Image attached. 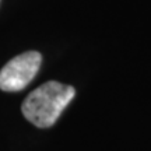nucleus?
<instances>
[{"instance_id":"f257e3e1","label":"nucleus","mask_w":151,"mask_h":151,"mask_svg":"<svg viewBox=\"0 0 151 151\" xmlns=\"http://www.w3.org/2000/svg\"><path fill=\"white\" fill-rule=\"evenodd\" d=\"M74 95L76 90L71 86L62 84L59 81H48L24 99L21 106L22 115L37 127H50Z\"/></svg>"},{"instance_id":"f03ea898","label":"nucleus","mask_w":151,"mask_h":151,"mask_svg":"<svg viewBox=\"0 0 151 151\" xmlns=\"http://www.w3.org/2000/svg\"><path fill=\"white\" fill-rule=\"evenodd\" d=\"M42 56L29 50L13 58L0 70V90L6 92L21 91L34 80L41 67Z\"/></svg>"}]
</instances>
